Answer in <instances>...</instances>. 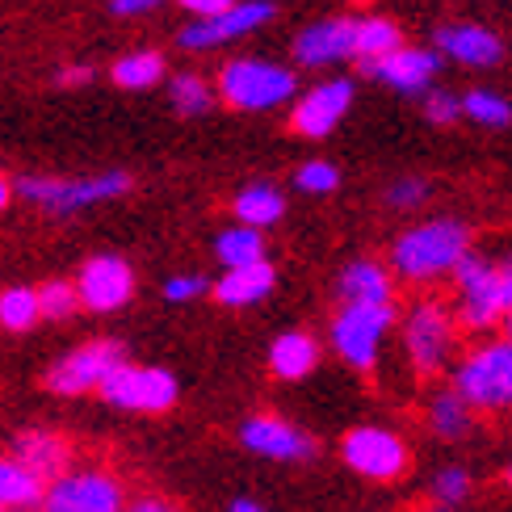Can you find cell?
Here are the masks:
<instances>
[{"instance_id": "cell-39", "label": "cell", "mask_w": 512, "mask_h": 512, "mask_svg": "<svg viewBox=\"0 0 512 512\" xmlns=\"http://www.w3.org/2000/svg\"><path fill=\"white\" fill-rule=\"evenodd\" d=\"M160 0H114V13L118 17H139V13H147V9H156Z\"/></svg>"}, {"instance_id": "cell-11", "label": "cell", "mask_w": 512, "mask_h": 512, "mask_svg": "<svg viewBox=\"0 0 512 512\" xmlns=\"http://www.w3.org/2000/svg\"><path fill=\"white\" fill-rule=\"evenodd\" d=\"M122 361H126V353H122L118 340H93V345H80L76 353H68L63 361L51 366L47 391H55V395H89L122 366Z\"/></svg>"}, {"instance_id": "cell-40", "label": "cell", "mask_w": 512, "mask_h": 512, "mask_svg": "<svg viewBox=\"0 0 512 512\" xmlns=\"http://www.w3.org/2000/svg\"><path fill=\"white\" fill-rule=\"evenodd\" d=\"M122 512H177L168 500H156V496H143V500H135V504H126Z\"/></svg>"}, {"instance_id": "cell-21", "label": "cell", "mask_w": 512, "mask_h": 512, "mask_svg": "<svg viewBox=\"0 0 512 512\" xmlns=\"http://www.w3.org/2000/svg\"><path fill=\"white\" fill-rule=\"evenodd\" d=\"M340 298H345V303H391L395 282L382 265L353 261L345 273H340Z\"/></svg>"}, {"instance_id": "cell-2", "label": "cell", "mask_w": 512, "mask_h": 512, "mask_svg": "<svg viewBox=\"0 0 512 512\" xmlns=\"http://www.w3.org/2000/svg\"><path fill=\"white\" fill-rule=\"evenodd\" d=\"M466 248H471V231L454 219H437L403 231L391 248V265L403 282H433V277H445L458 265Z\"/></svg>"}, {"instance_id": "cell-13", "label": "cell", "mask_w": 512, "mask_h": 512, "mask_svg": "<svg viewBox=\"0 0 512 512\" xmlns=\"http://www.w3.org/2000/svg\"><path fill=\"white\" fill-rule=\"evenodd\" d=\"M72 286L80 294V307L118 311V307L131 303L135 273H131V265H126L122 256H93V261H84V269H80V277Z\"/></svg>"}, {"instance_id": "cell-14", "label": "cell", "mask_w": 512, "mask_h": 512, "mask_svg": "<svg viewBox=\"0 0 512 512\" xmlns=\"http://www.w3.org/2000/svg\"><path fill=\"white\" fill-rule=\"evenodd\" d=\"M349 105H353V80H324L294 101L290 126L303 139H324L340 126V118L349 114Z\"/></svg>"}, {"instance_id": "cell-35", "label": "cell", "mask_w": 512, "mask_h": 512, "mask_svg": "<svg viewBox=\"0 0 512 512\" xmlns=\"http://www.w3.org/2000/svg\"><path fill=\"white\" fill-rule=\"evenodd\" d=\"M206 290H210V282L198 277V273H181V277H173V282H164L168 303H194V298H202Z\"/></svg>"}, {"instance_id": "cell-18", "label": "cell", "mask_w": 512, "mask_h": 512, "mask_svg": "<svg viewBox=\"0 0 512 512\" xmlns=\"http://www.w3.org/2000/svg\"><path fill=\"white\" fill-rule=\"evenodd\" d=\"M13 458L21 466H30L42 483H51L55 475H63L72 466V445L68 437H59L51 429H30L13 441Z\"/></svg>"}, {"instance_id": "cell-33", "label": "cell", "mask_w": 512, "mask_h": 512, "mask_svg": "<svg viewBox=\"0 0 512 512\" xmlns=\"http://www.w3.org/2000/svg\"><path fill=\"white\" fill-rule=\"evenodd\" d=\"M294 181H298L303 194H332V189L340 185V173H336V164H328V160H311V164L298 168Z\"/></svg>"}, {"instance_id": "cell-19", "label": "cell", "mask_w": 512, "mask_h": 512, "mask_svg": "<svg viewBox=\"0 0 512 512\" xmlns=\"http://www.w3.org/2000/svg\"><path fill=\"white\" fill-rule=\"evenodd\" d=\"M437 47L441 55L466 63V68H492V63H500V51H504L500 38L483 26H445L437 30Z\"/></svg>"}, {"instance_id": "cell-23", "label": "cell", "mask_w": 512, "mask_h": 512, "mask_svg": "<svg viewBox=\"0 0 512 512\" xmlns=\"http://www.w3.org/2000/svg\"><path fill=\"white\" fill-rule=\"evenodd\" d=\"M42 492H47V483L30 466H21L13 454L0 458V508H38Z\"/></svg>"}, {"instance_id": "cell-41", "label": "cell", "mask_w": 512, "mask_h": 512, "mask_svg": "<svg viewBox=\"0 0 512 512\" xmlns=\"http://www.w3.org/2000/svg\"><path fill=\"white\" fill-rule=\"evenodd\" d=\"M181 5L189 9V13H198V17H210V13H219V9H227L231 0H181Z\"/></svg>"}, {"instance_id": "cell-15", "label": "cell", "mask_w": 512, "mask_h": 512, "mask_svg": "<svg viewBox=\"0 0 512 512\" xmlns=\"http://www.w3.org/2000/svg\"><path fill=\"white\" fill-rule=\"evenodd\" d=\"M370 76H378L382 84H391V89H399V93H408V97H416V93H429V84H433V76H437V55L433 51H420V47H399L391 51V55H382V59H370V63H361Z\"/></svg>"}, {"instance_id": "cell-38", "label": "cell", "mask_w": 512, "mask_h": 512, "mask_svg": "<svg viewBox=\"0 0 512 512\" xmlns=\"http://www.w3.org/2000/svg\"><path fill=\"white\" fill-rule=\"evenodd\" d=\"M55 80L63 84V89H80V84H89V80H93V68H84V63H76V68H63Z\"/></svg>"}, {"instance_id": "cell-7", "label": "cell", "mask_w": 512, "mask_h": 512, "mask_svg": "<svg viewBox=\"0 0 512 512\" xmlns=\"http://www.w3.org/2000/svg\"><path fill=\"white\" fill-rule=\"evenodd\" d=\"M13 189L26 202L51 210V215H72V210L122 198L126 189H131V177H126V173H101V177H76V181H63V177H21Z\"/></svg>"}, {"instance_id": "cell-4", "label": "cell", "mask_w": 512, "mask_h": 512, "mask_svg": "<svg viewBox=\"0 0 512 512\" xmlns=\"http://www.w3.org/2000/svg\"><path fill=\"white\" fill-rule=\"evenodd\" d=\"M454 340H458V319L441 298H424V303H416L408 311V319H403V345H408L416 374H424V378H433L450 366Z\"/></svg>"}, {"instance_id": "cell-43", "label": "cell", "mask_w": 512, "mask_h": 512, "mask_svg": "<svg viewBox=\"0 0 512 512\" xmlns=\"http://www.w3.org/2000/svg\"><path fill=\"white\" fill-rule=\"evenodd\" d=\"M231 512H265V508L256 500H236V504H231Z\"/></svg>"}, {"instance_id": "cell-37", "label": "cell", "mask_w": 512, "mask_h": 512, "mask_svg": "<svg viewBox=\"0 0 512 512\" xmlns=\"http://www.w3.org/2000/svg\"><path fill=\"white\" fill-rule=\"evenodd\" d=\"M387 198H391V206H420L424 202V181H395Z\"/></svg>"}, {"instance_id": "cell-31", "label": "cell", "mask_w": 512, "mask_h": 512, "mask_svg": "<svg viewBox=\"0 0 512 512\" xmlns=\"http://www.w3.org/2000/svg\"><path fill=\"white\" fill-rule=\"evenodd\" d=\"M462 114L475 118L479 126H508L512 122V105L504 97H496V93H487V89H475V93L462 97Z\"/></svg>"}, {"instance_id": "cell-27", "label": "cell", "mask_w": 512, "mask_h": 512, "mask_svg": "<svg viewBox=\"0 0 512 512\" xmlns=\"http://www.w3.org/2000/svg\"><path fill=\"white\" fill-rule=\"evenodd\" d=\"M215 252H219V261H223L227 269L252 265V261H265V236H261V227L240 223V227L223 231L219 244H215Z\"/></svg>"}, {"instance_id": "cell-17", "label": "cell", "mask_w": 512, "mask_h": 512, "mask_svg": "<svg viewBox=\"0 0 512 512\" xmlns=\"http://www.w3.org/2000/svg\"><path fill=\"white\" fill-rule=\"evenodd\" d=\"M353 55V21L349 17H332V21H315L303 34L294 38V59L303 68H328Z\"/></svg>"}, {"instance_id": "cell-20", "label": "cell", "mask_w": 512, "mask_h": 512, "mask_svg": "<svg viewBox=\"0 0 512 512\" xmlns=\"http://www.w3.org/2000/svg\"><path fill=\"white\" fill-rule=\"evenodd\" d=\"M273 282H277V273H273L269 261L236 265V269H227L215 282V298L223 307H252V303H261V298L273 290Z\"/></svg>"}, {"instance_id": "cell-1", "label": "cell", "mask_w": 512, "mask_h": 512, "mask_svg": "<svg viewBox=\"0 0 512 512\" xmlns=\"http://www.w3.org/2000/svg\"><path fill=\"white\" fill-rule=\"evenodd\" d=\"M450 277L458 286L454 319L462 328H471V332L496 328L512 311V261H483V256L466 248L458 256V265L450 269Z\"/></svg>"}, {"instance_id": "cell-25", "label": "cell", "mask_w": 512, "mask_h": 512, "mask_svg": "<svg viewBox=\"0 0 512 512\" xmlns=\"http://www.w3.org/2000/svg\"><path fill=\"white\" fill-rule=\"evenodd\" d=\"M399 26L387 17H366V21H353V55L361 63H370V59H382V55H391L399 47Z\"/></svg>"}, {"instance_id": "cell-46", "label": "cell", "mask_w": 512, "mask_h": 512, "mask_svg": "<svg viewBox=\"0 0 512 512\" xmlns=\"http://www.w3.org/2000/svg\"><path fill=\"white\" fill-rule=\"evenodd\" d=\"M504 483H508V487H512V466H508V475H504Z\"/></svg>"}, {"instance_id": "cell-9", "label": "cell", "mask_w": 512, "mask_h": 512, "mask_svg": "<svg viewBox=\"0 0 512 512\" xmlns=\"http://www.w3.org/2000/svg\"><path fill=\"white\" fill-rule=\"evenodd\" d=\"M97 391L105 403L126 408V412H168L177 403V378L156 366H131V361H122Z\"/></svg>"}, {"instance_id": "cell-24", "label": "cell", "mask_w": 512, "mask_h": 512, "mask_svg": "<svg viewBox=\"0 0 512 512\" xmlns=\"http://www.w3.org/2000/svg\"><path fill=\"white\" fill-rule=\"evenodd\" d=\"M286 215V198L273 185H248L236 194V219L248 227H273Z\"/></svg>"}, {"instance_id": "cell-10", "label": "cell", "mask_w": 512, "mask_h": 512, "mask_svg": "<svg viewBox=\"0 0 512 512\" xmlns=\"http://www.w3.org/2000/svg\"><path fill=\"white\" fill-rule=\"evenodd\" d=\"M340 458H345L349 471L366 475L374 483H395L408 475V445L387 429H353L340 441Z\"/></svg>"}, {"instance_id": "cell-45", "label": "cell", "mask_w": 512, "mask_h": 512, "mask_svg": "<svg viewBox=\"0 0 512 512\" xmlns=\"http://www.w3.org/2000/svg\"><path fill=\"white\" fill-rule=\"evenodd\" d=\"M0 512H38V508H0Z\"/></svg>"}, {"instance_id": "cell-44", "label": "cell", "mask_w": 512, "mask_h": 512, "mask_svg": "<svg viewBox=\"0 0 512 512\" xmlns=\"http://www.w3.org/2000/svg\"><path fill=\"white\" fill-rule=\"evenodd\" d=\"M504 340H508V345H512V311L504 315Z\"/></svg>"}, {"instance_id": "cell-42", "label": "cell", "mask_w": 512, "mask_h": 512, "mask_svg": "<svg viewBox=\"0 0 512 512\" xmlns=\"http://www.w3.org/2000/svg\"><path fill=\"white\" fill-rule=\"evenodd\" d=\"M9 202H13V181L0 173V215H5V206H9Z\"/></svg>"}, {"instance_id": "cell-47", "label": "cell", "mask_w": 512, "mask_h": 512, "mask_svg": "<svg viewBox=\"0 0 512 512\" xmlns=\"http://www.w3.org/2000/svg\"><path fill=\"white\" fill-rule=\"evenodd\" d=\"M437 512H450V508H437Z\"/></svg>"}, {"instance_id": "cell-30", "label": "cell", "mask_w": 512, "mask_h": 512, "mask_svg": "<svg viewBox=\"0 0 512 512\" xmlns=\"http://www.w3.org/2000/svg\"><path fill=\"white\" fill-rule=\"evenodd\" d=\"M168 93H173V105L181 114H206L210 105H215V89L202 80V76H194V72H181L173 84H168Z\"/></svg>"}, {"instance_id": "cell-36", "label": "cell", "mask_w": 512, "mask_h": 512, "mask_svg": "<svg viewBox=\"0 0 512 512\" xmlns=\"http://www.w3.org/2000/svg\"><path fill=\"white\" fill-rule=\"evenodd\" d=\"M424 114H429L433 122H441V126H445V122H454V118L462 114V101L437 89V93H429V97H424Z\"/></svg>"}, {"instance_id": "cell-3", "label": "cell", "mask_w": 512, "mask_h": 512, "mask_svg": "<svg viewBox=\"0 0 512 512\" xmlns=\"http://www.w3.org/2000/svg\"><path fill=\"white\" fill-rule=\"evenodd\" d=\"M454 391L475 412H504L512 408V345L508 340H483L458 361Z\"/></svg>"}, {"instance_id": "cell-32", "label": "cell", "mask_w": 512, "mask_h": 512, "mask_svg": "<svg viewBox=\"0 0 512 512\" xmlns=\"http://www.w3.org/2000/svg\"><path fill=\"white\" fill-rule=\"evenodd\" d=\"M80 307V294L72 282H47L38 290V315L42 319H68Z\"/></svg>"}, {"instance_id": "cell-26", "label": "cell", "mask_w": 512, "mask_h": 512, "mask_svg": "<svg viewBox=\"0 0 512 512\" xmlns=\"http://www.w3.org/2000/svg\"><path fill=\"white\" fill-rule=\"evenodd\" d=\"M471 403H466L458 391H441L433 403H429V424L433 433L445 437V441H458L466 437V429H471Z\"/></svg>"}, {"instance_id": "cell-12", "label": "cell", "mask_w": 512, "mask_h": 512, "mask_svg": "<svg viewBox=\"0 0 512 512\" xmlns=\"http://www.w3.org/2000/svg\"><path fill=\"white\" fill-rule=\"evenodd\" d=\"M269 17H273L269 0H244V5H236V0H231L227 9L210 13V17H198L189 30H181V47H185V51L223 47V42H231V38H244V34H252V30H261Z\"/></svg>"}, {"instance_id": "cell-16", "label": "cell", "mask_w": 512, "mask_h": 512, "mask_svg": "<svg viewBox=\"0 0 512 512\" xmlns=\"http://www.w3.org/2000/svg\"><path fill=\"white\" fill-rule=\"evenodd\" d=\"M240 441L252 454L273 458V462H298V458L315 454V441L303 429H294V424L277 420V416H252L240 429Z\"/></svg>"}, {"instance_id": "cell-28", "label": "cell", "mask_w": 512, "mask_h": 512, "mask_svg": "<svg viewBox=\"0 0 512 512\" xmlns=\"http://www.w3.org/2000/svg\"><path fill=\"white\" fill-rule=\"evenodd\" d=\"M164 76V55L156 51H131V55H122L114 63V84L118 89H152V84H160Z\"/></svg>"}, {"instance_id": "cell-5", "label": "cell", "mask_w": 512, "mask_h": 512, "mask_svg": "<svg viewBox=\"0 0 512 512\" xmlns=\"http://www.w3.org/2000/svg\"><path fill=\"white\" fill-rule=\"evenodd\" d=\"M126 487L101 466H68L42 492V512H122Z\"/></svg>"}, {"instance_id": "cell-8", "label": "cell", "mask_w": 512, "mask_h": 512, "mask_svg": "<svg viewBox=\"0 0 512 512\" xmlns=\"http://www.w3.org/2000/svg\"><path fill=\"white\" fill-rule=\"evenodd\" d=\"M395 324V303H345L332 319V349L353 370H374L378 345Z\"/></svg>"}, {"instance_id": "cell-29", "label": "cell", "mask_w": 512, "mask_h": 512, "mask_svg": "<svg viewBox=\"0 0 512 512\" xmlns=\"http://www.w3.org/2000/svg\"><path fill=\"white\" fill-rule=\"evenodd\" d=\"M38 290L30 286H9L0 290V328L9 332H30L38 324Z\"/></svg>"}, {"instance_id": "cell-22", "label": "cell", "mask_w": 512, "mask_h": 512, "mask_svg": "<svg viewBox=\"0 0 512 512\" xmlns=\"http://www.w3.org/2000/svg\"><path fill=\"white\" fill-rule=\"evenodd\" d=\"M319 366V349L307 332H282L273 340V353H269V370L286 382H298L307 378L311 370Z\"/></svg>"}, {"instance_id": "cell-34", "label": "cell", "mask_w": 512, "mask_h": 512, "mask_svg": "<svg viewBox=\"0 0 512 512\" xmlns=\"http://www.w3.org/2000/svg\"><path fill=\"white\" fill-rule=\"evenodd\" d=\"M433 492H437L441 504H458V500L471 496V475H466L462 466H450V471H441V475H437V487H433Z\"/></svg>"}, {"instance_id": "cell-6", "label": "cell", "mask_w": 512, "mask_h": 512, "mask_svg": "<svg viewBox=\"0 0 512 512\" xmlns=\"http://www.w3.org/2000/svg\"><path fill=\"white\" fill-rule=\"evenodd\" d=\"M294 72L265 59H231L219 72V97L231 110H273L294 97Z\"/></svg>"}]
</instances>
